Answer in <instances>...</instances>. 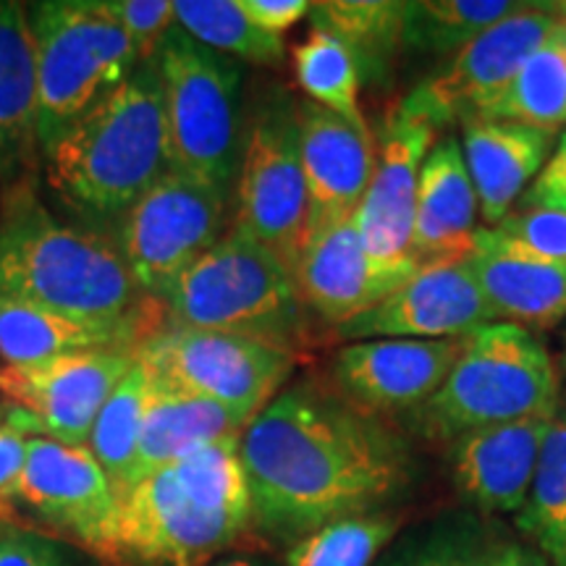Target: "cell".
<instances>
[{"mask_svg": "<svg viewBox=\"0 0 566 566\" xmlns=\"http://www.w3.org/2000/svg\"><path fill=\"white\" fill-rule=\"evenodd\" d=\"M252 530L292 546L344 516L378 512L412 483L405 438L315 380L283 388L244 430Z\"/></svg>", "mask_w": 566, "mask_h": 566, "instance_id": "cell-1", "label": "cell"}, {"mask_svg": "<svg viewBox=\"0 0 566 566\" xmlns=\"http://www.w3.org/2000/svg\"><path fill=\"white\" fill-rule=\"evenodd\" d=\"M0 296L145 342L160 331L150 325L142 304L147 296L134 286L116 244L59 221L19 184L0 208Z\"/></svg>", "mask_w": 566, "mask_h": 566, "instance_id": "cell-2", "label": "cell"}, {"mask_svg": "<svg viewBox=\"0 0 566 566\" xmlns=\"http://www.w3.org/2000/svg\"><path fill=\"white\" fill-rule=\"evenodd\" d=\"M42 163L71 210L90 221H118L171 168L155 63H139L122 87L76 118L42 150Z\"/></svg>", "mask_w": 566, "mask_h": 566, "instance_id": "cell-3", "label": "cell"}, {"mask_svg": "<svg viewBox=\"0 0 566 566\" xmlns=\"http://www.w3.org/2000/svg\"><path fill=\"white\" fill-rule=\"evenodd\" d=\"M242 441L205 446L122 495V558L142 566H210L252 527Z\"/></svg>", "mask_w": 566, "mask_h": 566, "instance_id": "cell-4", "label": "cell"}, {"mask_svg": "<svg viewBox=\"0 0 566 566\" xmlns=\"http://www.w3.org/2000/svg\"><path fill=\"white\" fill-rule=\"evenodd\" d=\"M160 304L176 328L244 336L286 352L307 344L313 331L292 271L233 226L181 273Z\"/></svg>", "mask_w": 566, "mask_h": 566, "instance_id": "cell-5", "label": "cell"}, {"mask_svg": "<svg viewBox=\"0 0 566 566\" xmlns=\"http://www.w3.org/2000/svg\"><path fill=\"white\" fill-rule=\"evenodd\" d=\"M558 367L533 331L491 323L467 336L441 388L412 412L415 433L449 443L470 430L556 417Z\"/></svg>", "mask_w": 566, "mask_h": 566, "instance_id": "cell-6", "label": "cell"}, {"mask_svg": "<svg viewBox=\"0 0 566 566\" xmlns=\"http://www.w3.org/2000/svg\"><path fill=\"white\" fill-rule=\"evenodd\" d=\"M166 101L168 163L221 195L237 189L244 150V63L226 59L171 27L155 53Z\"/></svg>", "mask_w": 566, "mask_h": 566, "instance_id": "cell-7", "label": "cell"}, {"mask_svg": "<svg viewBox=\"0 0 566 566\" xmlns=\"http://www.w3.org/2000/svg\"><path fill=\"white\" fill-rule=\"evenodd\" d=\"M30 11L38 53V142L45 150L139 66L103 0H40Z\"/></svg>", "mask_w": 566, "mask_h": 566, "instance_id": "cell-8", "label": "cell"}, {"mask_svg": "<svg viewBox=\"0 0 566 566\" xmlns=\"http://www.w3.org/2000/svg\"><path fill=\"white\" fill-rule=\"evenodd\" d=\"M160 394L212 401L254 420L292 378L296 354L254 338L197 328H160L139 344Z\"/></svg>", "mask_w": 566, "mask_h": 566, "instance_id": "cell-9", "label": "cell"}, {"mask_svg": "<svg viewBox=\"0 0 566 566\" xmlns=\"http://www.w3.org/2000/svg\"><path fill=\"white\" fill-rule=\"evenodd\" d=\"M233 229L250 233L292 271L310 229L304 187L296 101L271 90L254 105L247 122L242 166H239Z\"/></svg>", "mask_w": 566, "mask_h": 566, "instance_id": "cell-10", "label": "cell"}, {"mask_svg": "<svg viewBox=\"0 0 566 566\" xmlns=\"http://www.w3.org/2000/svg\"><path fill=\"white\" fill-rule=\"evenodd\" d=\"M229 202L168 168L116 221V250L134 286L163 302L174 283L226 233Z\"/></svg>", "mask_w": 566, "mask_h": 566, "instance_id": "cell-11", "label": "cell"}, {"mask_svg": "<svg viewBox=\"0 0 566 566\" xmlns=\"http://www.w3.org/2000/svg\"><path fill=\"white\" fill-rule=\"evenodd\" d=\"M556 30V6L525 3L462 48L441 71L417 84L401 108L441 132L485 116L525 66V61Z\"/></svg>", "mask_w": 566, "mask_h": 566, "instance_id": "cell-12", "label": "cell"}, {"mask_svg": "<svg viewBox=\"0 0 566 566\" xmlns=\"http://www.w3.org/2000/svg\"><path fill=\"white\" fill-rule=\"evenodd\" d=\"M11 504L27 509L40 525L105 562L122 558V495L87 446L32 438Z\"/></svg>", "mask_w": 566, "mask_h": 566, "instance_id": "cell-13", "label": "cell"}, {"mask_svg": "<svg viewBox=\"0 0 566 566\" xmlns=\"http://www.w3.org/2000/svg\"><path fill=\"white\" fill-rule=\"evenodd\" d=\"M375 137L373 176L354 218L367 260L378 271L409 281L420 271L412 258L417 184L438 132L396 103Z\"/></svg>", "mask_w": 566, "mask_h": 566, "instance_id": "cell-14", "label": "cell"}, {"mask_svg": "<svg viewBox=\"0 0 566 566\" xmlns=\"http://www.w3.org/2000/svg\"><path fill=\"white\" fill-rule=\"evenodd\" d=\"M139 349H87L0 367V396L38 422L40 436L87 446L97 415L137 365Z\"/></svg>", "mask_w": 566, "mask_h": 566, "instance_id": "cell-15", "label": "cell"}, {"mask_svg": "<svg viewBox=\"0 0 566 566\" xmlns=\"http://www.w3.org/2000/svg\"><path fill=\"white\" fill-rule=\"evenodd\" d=\"M499 323L470 260L422 265L373 310L336 328L344 342L367 338H464Z\"/></svg>", "mask_w": 566, "mask_h": 566, "instance_id": "cell-16", "label": "cell"}, {"mask_svg": "<svg viewBox=\"0 0 566 566\" xmlns=\"http://www.w3.org/2000/svg\"><path fill=\"white\" fill-rule=\"evenodd\" d=\"M464 338H367L334 357L336 391L363 412L396 415L420 409L464 352Z\"/></svg>", "mask_w": 566, "mask_h": 566, "instance_id": "cell-17", "label": "cell"}, {"mask_svg": "<svg viewBox=\"0 0 566 566\" xmlns=\"http://www.w3.org/2000/svg\"><path fill=\"white\" fill-rule=\"evenodd\" d=\"M554 420L533 417L493 424L446 443V462L459 499L485 514L520 512Z\"/></svg>", "mask_w": 566, "mask_h": 566, "instance_id": "cell-18", "label": "cell"}, {"mask_svg": "<svg viewBox=\"0 0 566 566\" xmlns=\"http://www.w3.org/2000/svg\"><path fill=\"white\" fill-rule=\"evenodd\" d=\"M310 233L357 216L375 163V134L359 132L313 101L296 103Z\"/></svg>", "mask_w": 566, "mask_h": 566, "instance_id": "cell-19", "label": "cell"}, {"mask_svg": "<svg viewBox=\"0 0 566 566\" xmlns=\"http://www.w3.org/2000/svg\"><path fill=\"white\" fill-rule=\"evenodd\" d=\"M292 275L310 315L331 328H342L407 283L367 260L357 218L310 233Z\"/></svg>", "mask_w": 566, "mask_h": 566, "instance_id": "cell-20", "label": "cell"}, {"mask_svg": "<svg viewBox=\"0 0 566 566\" xmlns=\"http://www.w3.org/2000/svg\"><path fill=\"white\" fill-rule=\"evenodd\" d=\"M470 268L501 323L548 328L566 317V265L480 226Z\"/></svg>", "mask_w": 566, "mask_h": 566, "instance_id": "cell-21", "label": "cell"}, {"mask_svg": "<svg viewBox=\"0 0 566 566\" xmlns=\"http://www.w3.org/2000/svg\"><path fill=\"white\" fill-rule=\"evenodd\" d=\"M480 205L457 137L436 139L417 184L412 258L417 268L467 260L475 250Z\"/></svg>", "mask_w": 566, "mask_h": 566, "instance_id": "cell-22", "label": "cell"}, {"mask_svg": "<svg viewBox=\"0 0 566 566\" xmlns=\"http://www.w3.org/2000/svg\"><path fill=\"white\" fill-rule=\"evenodd\" d=\"M554 145L556 134L501 118H478L462 126V155L485 229H495L512 216Z\"/></svg>", "mask_w": 566, "mask_h": 566, "instance_id": "cell-23", "label": "cell"}, {"mask_svg": "<svg viewBox=\"0 0 566 566\" xmlns=\"http://www.w3.org/2000/svg\"><path fill=\"white\" fill-rule=\"evenodd\" d=\"M38 142V53L30 11L0 0V174L32 166Z\"/></svg>", "mask_w": 566, "mask_h": 566, "instance_id": "cell-24", "label": "cell"}, {"mask_svg": "<svg viewBox=\"0 0 566 566\" xmlns=\"http://www.w3.org/2000/svg\"><path fill=\"white\" fill-rule=\"evenodd\" d=\"M250 420L212 401L179 394H155L145 428H142L137 459L129 488L153 470L179 462L197 449L223 441H242Z\"/></svg>", "mask_w": 566, "mask_h": 566, "instance_id": "cell-25", "label": "cell"}, {"mask_svg": "<svg viewBox=\"0 0 566 566\" xmlns=\"http://www.w3.org/2000/svg\"><path fill=\"white\" fill-rule=\"evenodd\" d=\"M145 338L71 321L51 310L0 296V357L6 365H32L87 349H139Z\"/></svg>", "mask_w": 566, "mask_h": 566, "instance_id": "cell-26", "label": "cell"}, {"mask_svg": "<svg viewBox=\"0 0 566 566\" xmlns=\"http://www.w3.org/2000/svg\"><path fill=\"white\" fill-rule=\"evenodd\" d=\"M310 21L344 42L367 84H384L405 51V3L396 0H325Z\"/></svg>", "mask_w": 566, "mask_h": 566, "instance_id": "cell-27", "label": "cell"}, {"mask_svg": "<svg viewBox=\"0 0 566 566\" xmlns=\"http://www.w3.org/2000/svg\"><path fill=\"white\" fill-rule=\"evenodd\" d=\"M155 394H158V388H155L150 367L142 363L137 352V365L116 386V391L111 394V399L97 415L95 428H92L87 449L101 462L118 495L129 491L139 436Z\"/></svg>", "mask_w": 566, "mask_h": 566, "instance_id": "cell-28", "label": "cell"}, {"mask_svg": "<svg viewBox=\"0 0 566 566\" xmlns=\"http://www.w3.org/2000/svg\"><path fill=\"white\" fill-rule=\"evenodd\" d=\"M483 118H501L562 134L566 129V42L556 30L525 61Z\"/></svg>", "mask_w": 566, "mask_h": 566, "instance_id": "cell-29", "label": "cell"}, {"mask_svg": "<svg viewBox=\"0 0 566 566\" xmlns=\"http://www.w3.org/2000/svg\"><path fill=\"white\" fill-rule=\"evenodd\" d=\"M525 3L514 0H412L405 3V48L422 55H457Z\"/></svg>", "mask_w": 566, "mask_h": 566, "instance_id": "cell-30", "label": "cell"}, {"mask_svg": "<svg viewBox=\"0 0 566 566\" xmlns=\"http://www.w3.org/2000/svg\"><path fill=\"white\" fill-rule=\"evenodd\" d=\"M294 76L307 101L342 116L354 129L370 132L359 108V69L344 42L334 34L310 27L307 38L294 48Z\"/></svg>", "mask_w": 566, "mask_h": 566, "instance_id": "cell-31", "label": "cell"}, {"mask_svg": "<svg viewBox=\"0 0 566 566\" xmlns=\"http://www.w3.org/2000/svg\"><path fill=\"white\" fill-rule=\"evenodd\" d=\"M516 527L551 566H566V420H554L543 443Z\"/></svg>", "mask_w": 566, "mask_h": 566, "instance_id": "cell-32", "label": "cell"}, {"mask_svg": "<svg viewBox=\"0 0 566 566\" xmlns=\"http://www.w3.org/2000/svg\"><path fill=\"white\" fill-rule=\"evenodd\" d=\"M174 17L189 38L226 59L279 66L286 55L283 38L260 32L239 9V0H174Z\"/></svg>", "mask_w": 566, "mask_h": 566, "instance_id": "cell-33", "label": "cell"}, {"mask_svg": "<svg viewBox=\"0 0 566 566\" xmlns=\"http://www.w3.org/2000/svg\"><path fill=\"white\" fill-rule=\"evenodd\" d=\"M401 530V516L386 509L344 516L300 537L283 554L286 566H373Z\"/></svg>", "mask_w": 566, "mask_h": 566, "instance_id": "cell-34", "label": "cell"}, {"mask_svg": "<svg viewBox=\"0 0 566 566\" xmlns=\"http://www.w3.org/2000/svg\"><path fill=\"white\" fill-rule=\"evenodd\" d=\"M105 11L132 40L139 63H150L176 24L174 0H103Z\"/></svg>", "mask_w": 566, "mask_h": 566, "instance_id": "cell-35", "label": "cell"}, {"mask_svg": "<svg viewBox=\"0 0 566 566\" xmlns=\"http://www.w3.org/2000/svg\"><path fill=\"white\" fill-rule=\"evenodd\" d=\"M495 229L527 252L566 265V212L514 210Z\"/></svg>", "mask_w": 566, "mask_h": 566, "instance_id": "cell-36", "label": "cell"}, {"mask_svg": "<svg viewBox=\"0 0 566 566\" xmlns=\"http://www.w3.org/2000/svg\"><path fill=\"white\" fill-rule=\"evenodd\" d=\"M38 436V422L24 409L11 407L9 420L0 424V506H11L30 457V441Z\"/></svg>", "mask_w": 566, "mask_h": 566, "instance_id": "cell-37", "label": "cell"}, {"mask_svg": "<svg viewBox=\"0 0 566 566\" xmlns=\"http://www.w3.org/2000/svg\"><path fill=\"white\" fill-rule=\"evenodd\" d=\"M0 566H71L51 537L32 530L0 525Z\"/></svg>", "mask_w": 566, "mask_h": 566, "instance_id": "cell-38", "label": "cell"}, {"mask_svg": "<svg viewBox=\"0 0 566 566\" xmlns=\"http://www.w3.org/2000/svg\"><path fill=\"white\" fill-rule=\"evenodd\" d=\"M520 210H558L566 212V129L556 137L554 153L522 195Z\"/></svg>", "mask_w": 566, "mask_h": 566, "instance_id": "cell-39", "label": "cell"}, {"mask_svg": "<svg viewBox=\"0 0 566 566\" xmlns=\"http://www.w3.org/2000/svg\"><path fill=\"white\" fill-rule=\"evenodd\" d=\"M239 9L260 32L283 38L304 17H310L313 3L310 0H239Z\"/></svg>", "mask_w": 566, "mask_h": 566, "instance_id": "cell-40", "label": "cell"}, {"mask_svg": "<svg viewBox=\"0 0 566 566\" xmlns=\"http://www.w3.org/2000/svg\"><path fill=\"white\" fill-rule=\"evenodd\" d=\"M467 546L457 535H433L422 543H412L388 558L384 566H464Z\"/></svg>", "mask_w": 566, "mask_h": 566, "instance_id": "cell-41", "label": "cell"}, {"mask_svg": "<svg viewBox=\"0 0 566 566\" xmlns=\"http://www.w3.org/2000/svg\"><path fill=\"white\" fill-rule=\"evenodd\" d=\"M464 566H551L541 551L520 541H495L483 548H467Z\"/></svg>", "mask_w": 566, "mask_h": 566, "instance_id": "cell-42", "label": "cell"}, {"mask_svg": "<svg viewBox=\"0 0 566 566\" xmlns=\"http://www.w3.org/2000/svg\"><path fill=\"white\" fill-rule=\"evenodd\" d=\"M210 566H273L268 558L250 554V551H233V554H223L221 558H216Z\"/></svg>", "mask_w": 566, "mask_h": 566, "instance_id": "cell-43", "label": "cell"}, {"mask_svg": "<svg viewBox=\"0 0 566 566\" xmlns=\"http://www.w3.org/2000/svg\"><path fill=\"white\" fill-rule=\"evenodd\" d=\"M556 34L566 42V3L556 6Z\"/></svg>", "mask_w": 566, "mask_h": 566, "instance_id": "cell-44", "label": "cell"}, {"mask_svg": "<svg viewBox=\"0 0 566 566\" xmlns=\"http://www.w3.org/2000/svg\"><path fill=\"white\" fill-rule=\"evenodd\" d=\"M11 407H13L11 401H6V399L0 401V424H3L6 420H9V415H11Z\"/></svg>", "mask_w": 566, "mask_h": 566, "instance_id": "cell-45", "label": "cell"}, {"mask_svg": "<svg viewBox=\"0 0 566 566\" xmlns=\"http://www.w3.org/2000/svg\"><path fill=\"white\" fill-rule=\"evenodd\" d=\"M562 367H564V373H566V349H564V363H562Z\"/></svg>", "mask_w": 566, "mask_h": 566, "instance_id": "cell-46", "label": "cell"}]
</instances>
